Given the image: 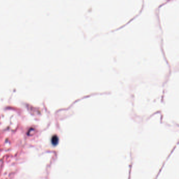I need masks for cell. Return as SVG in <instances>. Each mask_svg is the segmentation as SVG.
I'll return each mask as SVG.
<instances>
[{"label":"cell","mask_w":179,"mask_h":179,"mask_svg":"<svg viewBox=\"0 0 179 179\" xmlns=\"http://www.w3.org/2000/svg\"><path fill=\"white\" fill-rule=\"evenodd\" d=\"M58 142V138L57 136H53L52 138V143L53 145H56Z\"/></svg>","instance_id":"6da1fadb"}]
</instances>
